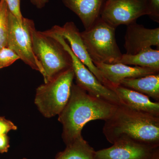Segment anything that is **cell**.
I'll use <instances>...</instances> for the list:
<instances>
[{"label": "cell", "mask_w": 159, "mask_h": 159, "mask_svg": "<svg viewBox=\"0 0 159 159\" xmlns=\"http://www.w3.org/2000/svg\"><path fill=\"white\" fill-rule=\"evenodd\" d=\"M117 106L91 96L73 83L68 102L58 115L66 146L82 136L81 131L88 122L109 119Z\"/></svg>", "instance_id": "6da1fadb"}, {"label": "cell", "mask_w": 159, "mask_h": 159, "mask_svg": "<svg viewBox=\"0 0 159 159\" xmlns=\"http://www.w3.org/2000/svg\"><path fill=\"white\" fill-rule=\"evenodd\" d=\"M102 132L112 144L120 140H130L158 148L159 117L134 110L121 103L105 120Z\"/></svg>", "instance_id": "7a4b0ae2"}, {"label": "cell", "mask_w": 159, "mask_h": 159, "mask_svg": "<svg viewBox=\"0 0 159 159\" xmlns=\"http://www.w3.org/2000/svg\"><path fill=\"white\" fill-rule=\"evenodd\" d=\"M30 31L34 55L45 74L44 83L72 68L70 56L58 40L43 31H37L31 20Z\"/></svg>", "instance_id": "3957f363"}, {"label": "cell", "mask_w": 159, "mask_h": 159, "mask_svg": "<svg viewBox=\"0 0 159 159\" xmlns=\"http://www.w3.org/2000/svg\"><path fill=\"white\" fill-rule=\"evenodd\" d=\"M80 34L94 65L117 63L122 57L116 40V28L101 17Z\"/></svg>", "instance_id": "277c9868"}, {"label": "cell", "mask_w": 159, "mask_h": 159, "mask_svg": "<svg viewBox=\"0 0 159 159\" xmlns=\"http://www.w3.org/2000/svg\"><path fill=\"white\" fill-rule=\"evenodd\" d=\"M74 79L71 68L37 88L34 103L44 117L52 118L61 112L70 99Z\"/></svg>", "instance_id": "5b68a950"}, {"label": "cell", "mask_w": 159, "mask_h": 159, "mask_svg": "<svg viewBox=\"0 0 159 159\" xmlns=\"http://www.w3.org/2000/svg\"><path fill=\"white\" fill-rule=\"evenodd\" d=\"M44 32L56 39L70 54L72 59V68L74 71V78L77 85L91 96L115 105L121 104L116 93L112 89L103 85L97 79L96 76L76 57L67 42L62 36L48 30Z\"/></svg>", "instance_id": "8992f818"}, {"label": "cell", "mask_w": 159, "mask_h": 159, "mask_svg": "<svg viewBox=\"0 0 159 159\" xmlns=\"http://www.w3.org/2000/svg\"><path fill=\"white\" fill-rule=\"evenodd\" d=\"M31 20L24 17L20 25L9 11V32L7 47L13 50L26 64L39 71L44 78L45 74L42 66L34 55L32 48L30 23Z\"/></svg>", "instance_id": "52a82bcc"}, {"label": "cell", "mask_w": 159, "mask_h": 159, "mask_svg": "<svg viewBox=\"0 0 159 159\" xmlns=\"http://www.w3.org/2000/svg\"><path fill=\"white\" fill-rule=\"evenodd\" d=\"M149 11L147 0L107 1L101 18L115 28L136 22L137 20Z\"/></svg>", "instance_id": "ba28073f"}, {"label": "cell", "mask_w": 159, "mask_h": 159, "mask_svg": "<svg viewBox=\"0 0 159 159\" xmlns=\"http://www.w3.org/2000/svg\"><path fill=\"white\" fill-rule=\"evenodd\" d=\"M48 31L62 36L69 43H68L70 48L76 57L96 76L97 79L103 85L112 89L111 84L103 77L92 61L80 36L79 29L73 22H67L62 27L54 26Z\"/></svg>", "instance_id": "9c48e42d"}, {"label": "cell", "mask_w": 159, "mask_h": 159, "mask_svg": "<svg viewBox=\"0 0 159 159\" xmlns=\"http://www.w3.org/2000/svg\"><path fill=\"white\" fill-rule=\"evenodd\" d=\"M112 145L95 152V159H149L158 148L130 140H120Z\"/></svg>", "instance_id": "30bf717a"}, {"label": "cell", "mask_w": 159, "mask_h": 159, "mask_svg": "<svg viewBox=\"0 0 159 159\" xmlns=\"http://www.w3.org/2000/svg\"><path fill=\"white\" fill-rule=\"evenodd\" d=\"M124 47L126 54H135L152 46L159 47V28L147 29L136 22L127 26Z\"/></svg>", "instance_id": "8fae6325"}, {"label": "cell", "mask_w": 159, "mask_h": 159, "mask_svg": "<svg viewBox=\"0 0 159 159\" xmlns=\"http://www.w3.org/2000/svg\"><path fill=\"white\" fill-rule=\"evenodd\" d=\"M95 65L111 84L112 89L119 85L120 82L123 79L159 74V70L156 69L138 66H130L121 63H96Z\"/></svg>", "instance_id": "7c38bea8"}, {"label": "cell", "mask_w": 159, "mask_h": 159, "mask_svg": "<svg viewBox=\"0 0 159 159\" xmlns=\"http://www.w3.org/2000/svg\"><path fill=\"white\" fill-rule=\"evenodd\" d=\"M120 102L134 110L159 117V102H152L146 95L121 85L112 89Z\"/></svg>", "instance_id": "4fadbf2b"}, {"label": "cell", "mask_w": 159, "mask_h": 159, "mask_svg": "<svg viewBox=\"0 0 159 159\" xmlns=\"http://www.w3.org/2000/svg\"><path fill=\"white\" fill-rule=\"evenodd\" d=\"M64 5L77 15L85 29L101 17L107 0H61Z\"/></svg>", "instance_id": "5bb4252c"}, {"label": "cell", "mask_w": 159, "mask_h": 159, "mask_svg": "<svg viewBox=\"0 0 159 159\" xmlns=\"http://www.w3.org/2000/svg\"><path fill=\"white\" fill-rule=\"evenodd\" d=\"M119 85L144 94L159 102V74L123 79Z\"/></svg>", "instance_id": "9a60e30c"}, {"label": "cell", "mask_w": 159, "mask_h": 159, "mask_svg": "<svg viewBox=\"0 0 159 159\" xmlns=\"http://www.w3.org/2000/svg\"><path fill=\"white\" fill-rule=\"evenodd\" d=\"M117 63L159 70V50L148 48L135 54H122Z\"/></svg>", "instance_id": "2e32d148"}, {"label": "cell", "mask_w": 159, "mask_h": 159, "mask_svg": "<svg viewBox=\"0 0 159 159\" xmlns=\"http://www.w3.org/2000/svg\"><path fill=\"white\" fill-rule=\"evenodd\" d=\"M95 152L82 136L66 145L64 150L57 154L55 159H95Z\"/></svg>", "instance_id": "e0dca14e"}, {"label": "cell", "mask_w": 159, "mask_h": 159, "mask_svg": "<svg viewBox=\"0 0 159 159\" xmlns=\"http://www.w3.org/2000/svg\"><path fill=\"white\" fill-rule=\"evenodd\" d=\"M9 9L4 0H0V49L7 47Z\"/></svg>", "instance_id": "ac0fdd59"}, {"label": "cell", "mask_w": 159, "mask_h": 159, "mask_svg": "<svg viewBox=\"0 0 159 159\" xmlns=\"http://www.w3.org/2000/svg\"><path fill=\"white\" fill-rule=\"evenodd\" d=\"M18 59L17 54L8 47L0 49V69L9 66Z\"/></svg>", "instance_id": "d6986e66"}, {"label": "cell", "mask_w": 159, "mask_h": 159, "mask_svg": "<svg viewBox=\"0 0 159 159\" xmlns=\"http://www.w3.org/2000/svg\"><path fill=\"white\" fill-rule=\"evenodd\" d=\"M9 11L16 17L20 25L22 24L23 17L20 11V0H4Z\"/></svg>", "instance_id": "ffe728a7"}, {"label": "cell", "mask_w": 159, "mask_h": 159, "mask_svg": "<svg viewBox=\"0 0 159 159\" xmlns=\"http://www.w3.org/2000/svg\"><path fill=\"white\" fill-rule=\"evenodd\" d=\"M149 17L153 21L159 23V0H147Z\"/></svg>", "instance_id": "44dd1931"}, {"label": "cell", "mask_w": 159, "mask_h": 159, "mask_svg": "<svg viewBox=\"0 0 159 159\" xmlns=\"http://www.w3.org/2000/svg\"><path fill=\"white\" fill-rule=\"evenodd\" d=\"M17 129V126L11 121L0 116V135L7 134L10 131Z\"/></svg>", "instance_id": "7402d4cb"}, {"label": "cell", "mask_w": 159, "mask_h": 159, "mask_svg": "<svg viewBox=\"0 0 159 159\" xmlns=\"http://www.w3.org/2000/svg\"><path fill=\"white\" fill-rule=\"evenodd\" d=\"M7 134L0 135V153H6L9 151L10 144Z\"/></svg>", "instance_id": "603a6c76"}, {"label": "cell", "mask_w": 159, "mask_h": 159, "mask_svg": "<svg viewBox=\"0 0 159 159\" xmlns=\"http://www.w3.org/2000/svg\"><path fill=\"white\" fill-rule=\"evenodd\" d=\"M31 3L38 9H42L48 2L49 0H31Z\"/></svg>", "instance_id": "cb8c5ba5"}, {"label": "cell", "mask_w": 159, "mask_h": 159, "mask_svg": "<svg viewBox=\"0 0 159 159\" xmlns=\"http://www.w3.org/2000/svg\"><path fill=\"white\" fill-rule=\"evenodd\" d=\"M149 159H159V148H157L155 150L152 156Z\"/></svg>", "instance_id": "d4e9b609"}, {"label": "cell", "mask_w": 159, "mask_h": 159, "mask_svg": "<svg viewBox=\"0 0 159 159\" xmlns=\"http://www.w3.org/2000/svg\"><path fill=\"white\" fill-rule=\"evenodd\" d=\"M23 159H27V158H23Z\"/></svg>", "instance_id": "484cf974"}, {"label": "cell", "mask_w": 159, "mask_h": 159, "mask_svg": "<svg viewBox=\"0 0 159 159\" xmlns=\"http://www.w3.org/2000/svg\"><path fill=\"white\" fill-rule=\"evenodd\" d=\"M107 1H110V0H107Z\"/></svg>", "instance_id": "4316f807"}]
</instances>
